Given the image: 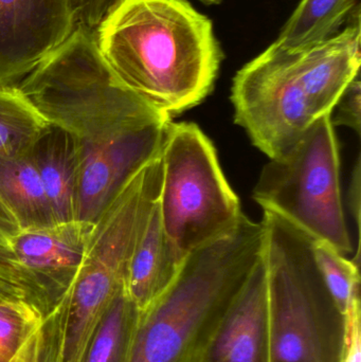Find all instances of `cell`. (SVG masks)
<instances>
[{
    "mask_svg": "<svg viewBox=\"0 0 361 362\" xmlns=\"http://www.w3.org/2000/svg\"><path fill=\"white\" fill-rule=\"evenodd\" d=\"M13 87L71 138L80 221L95 223L126 181L160 154L172 122L117 81L95 30L78 23Z\"/></svg>",
    "mask_w": 361,
    "mask_h": 362,
    "instance_id": "1",
    "label": "cell"
},
{
    "mask_svg": "<svg viewBox=\"0 0 361 362\" xmlns=\"http://www.w3.org/2000/svg\"><path fill=\"white\" fill-rule=\"evenodd\" d=\"M95 35L117 81L169 117L211 93L224 59L211 19L188 0H118Z\"/></svg>",
    "mask_w": 361,
    "mask_h": 362,
    "instance_id": "2",
    "label": "cell"
},
{
    "mask_svg": "<svg viewBox=\"0 0 361 362\" xmlns=\"http://www.w3.org/2000/svg\"><path fill=\"white\" fill-rule=\"evenodd\" d=\"M261 223L244 215L188 255L171 286L138 315L127 362H203L263 251Z\"/></svg>",
    "mask_w": 361,
    "mask_h": 362,
    "instance_id": "3",
    "label": "cell"
},
{
    "mask_svg": "<svg viewBox=\"0 0 361 362\" xmlns=\"http://www.w3.org/2000/svg\"><path fill=\"white\" fill-rule=\"evenodd\" d=\"M261 223L267 362H343L345 317L322 280L311 236L271 211Z\"/></svg>",
    "mask_w": 361,
    "mask_h": 362,
    "instance_id": "4",
    "label": "cell"
},
{
    "mask_svg": "<svg viewBox=\"0 0 361 362\" xmlns=\"http://www.w3.org/2000/svg\"><path fill=\"white\" fill-rule=\"evenodd\" d=\"M158 208L180 261L228 233L243 218L211 140L194 123H170L162 148Z\"/></svg>",
    "mask_w": 361,
    "mask_h": 362,
    "instance_id": "5",
    "label": "cell"
},
{
    "mask_svg": "<svg viewBox=\"0 0 361 362\" xmlns=\"http://www.w3.org/2000/svg\"><path fill=\"white\" fill-rule=\"evenodd\" d=\"M252 197L341 255L353 253L341 185V153L332 115L316 121L284 156L263 168Z\"/></svg>",
    "mask_w": 361,
    "mask_h": 362,
    "instance_id": "6",
    "label": "cell"
},
{
    "mask_svg": "<svg viewBox=\"0 0 361 362\" xmlns=\"http://www.w3.org/2000/svg\"><path fill=\"white\" fill-rule=\"evenodd\" d=\"M235 124L269 159L288 154L324 110L295 68L292 54L275 42L233 78Z\"/></svg>",
    "mask_w": 361,
    "mask_h": 362,
    "instance_id": "7",
    "label": "cell"
},
{
    "mask_svg": "<svg viewBox=\"0 0 361 362\" xmlns=\"http://www.w3.org/2000/svg\"><path fill=\"white\" fill-rule=\"evenodd\" d=\"M76 25L73 0H0V87H13Z\"/></svg>",
    "mask_w": 361,
    "mask_h": 362,
    "instance_id": "8",
    "label": "cell"
},
{
    "mask_svg": "<svg viewBox=\"0 0 361 362\" xmlns=\"http://www.w3.org/2000/svg\"><path fill=\"white\" fill-rule=\"evenodd\" d=\"M95 223L76 221L21 229L11 248L57 306L76 280Z\"/></svg>",
    "mask_w": 361,
    "mask_h": 362,
    "instance_id": "9",
    "label": "cell"
},
{
    "mask_svg": "<svg viewBox=\"0 0 361 362\" xmlns=\"http://www.w3.org/2000/svg\"><path fill=\"white\" fill-rule=\"evenodd\" d=\"M266 302L262 255L233 300L203 362H267Z\"/></svg>",
    "mask_w": 361,
    "mask_h": 362,
    "instance_id": "10",
    "label": "cell"
},
{
    "mask_svg": "<svg viewBox=\"0 0 361 362\" xmlns=\"http://www.w3.org/2000/svg\"><path fill=\"white\" fill-rule=\"evenodd\" d=\"M182 264L165 235L157 200L136 243L125 274V293L138 312L146 310L171 286Z\"/></svg>",
    "mask_w": 361,
    "mask_h": 362,
    "instance_id": "11",
    "label": "cell"
},
{
    "mask_svg": "<svg viewBox=\"0 0 361 362\" xmlns=\"http://www.w3.org/2000/svg\"><path fill=\"white\" fill-rule=\"evenodd\" d=\"M37 168L53 223L78 219V160L66 132L51 125L34 148Z\"/></svg>",
    "mask_w": 361,
    "mask_h": 362,
    "instance_id": "12",
    "label": "cell"
},
{
    "mask_svg": "<svg viewBox=\"0 0 361 362\" xmlns=\"http://www.w3.org/2000/svg\"><path fill=\"white\" fill-rule=\"evenodd\" d=\"M0 198L12 211L21 229L53 225L32 155L0 158Z\"/></svg>",
    "mask_w": 361,
    "mask_h": 362,
    "instance_id": "13",
    "label": "cell"
},
{
    "mask_svg": "<svg viewBox=\"0 0 361 362\" xmlns=\"http://www.w3.org/2000/svg\"><path fill=\"white\" fill-rule=\"evenodd\" d=\"M358 6L357 0H301L275 42L290 52L309 48L338 33Z\"/></svg>",
    "mask_w": 361,
    "mask_h": 362,
    "instance_id": "14",
    "label": "cell"
},
{
    "mask_svg": "<svg viewBox=\"0 0 361 362\" xmlns=\"http://www.w3.org/2000/svg\"><path fill=\"white\" fill-rule=\"evenodd\" d=\"M51 124L14 87H0V158L30 156Z\"/></svg>",
    "mask_w": 361,
    "mask_h": 362,
    "instance_id": "15",
    "label": "cell"
},
{
    "mask_svg": "<svg viewBox=\"0 0 361 362\" xmlns=\"http://www.w3.org/2000/svg\"><path fill=\"white\" fill-rule=\"evenodd\" d=\"M138 315L123 288L106 310L83 362H127Z\"/></svg>",
    "mask_w": 361,
    "mask_h": 362,
    "instance_id": "16",
    "label": "cell"
},
{
    "mask_svg": "<svg viewBox=\"0 0 361 362\" xmlns=\"http://www.w3.org/2000/svg\"><path fill=\"white\" fill-rule=\"evenodd\" d=\"M312 250L333 301L341 314L347 316L352 305L360 300V265L324 240L312 238Z\"/></svg>",
    "mask_w": 361,
    "mask_h": 362,
    "instance_id": "17",
    "label": "cell"
},
{
    "mask_svg": "<svg viewBox=\"0 0 361 362\" xmlns=\"http://www.w3.org/2000/svg\"><path fill=\"white\" fill-rule=\"evenodd\" d=\"M68 291L10 362H61L67 325Z\"/></svg>",
    "mask_w": 361,
    "mask_h": 362,
    "instance_id": "18",
    "label": "cell"
},
{
    "mask_svg": "<svg viewBox=\"0 0 361 362\" xmlns=\"http://www.w3.org/2000/svg\"><path fill=\"white\" fill-rule=\"evenodd\" d=\"M44 319L31 306L0 303V362L12 361Z\"/></svg>",
    "mask_w": 361,
    "mask_h": 362,
    "instance_id": "19",
    "label": "cell"
},
{
    "mask_svg": "<svg viewBox=\"0 0 361 362\" xmlns=\"http://www.w3.org/2000/svg\"><path fill=\"white\" fill-rule=\"evenodd\" d=\"M360 76L353 81L343 93L339 103L338 114L336 119L333 120L334 127L345 125L351 127L356 133L360 134Z\"/></svg>",
    "mask_w": 361,
    "mask_h": 362,
    "instance_id": "20",
    "label": "cell"
},
{
    "mask_svg": "<svg viewBox=\"0 0 361 362\" xmlns=\"http://www.w3.org/2000/svg\"><path fill=\"white\" fill-rule=\"evenodd\" d=\"M118 0H73L76 23L95 30Z\"/></svg>",
    "mask_w": 361,
    "mask_h": 362,
    "instance_id": "21",
    "label": "cell"
},
{
    "mask_svg": "<svg viewBox=\"0 0 361 362\" xmlns=\"http://www.w3.org/2000/svg\"><path fill=\"white\" fill-rule=\"evenodd\" d=\"M360 308L345 317V344L343 362H361Z\"/></svg>",
    "mask_w": 361,
    "mask_h": 362,
    "instance_id": "22",
    "label": "cell"
},
{
    "mask_svg": "<svg viewBox=\"0 0 361 362\" xmlns=\"http://www.w3.org/2000/svg\"><path fill=\"white\" fill-rule=\"evenodd\" d=\"M361 163L360 157L356 160L355 168L352 174L351 183H350L349 195V208L351 211L352 216L355 221L356 230H357V247H356V253L354 255L353 261L360 265V198H361Z\"/></svg>",
    "mask_w": 361,
    "mask_h": 362,
    "instance_id": "23",
    "label": "cell"
},
{
    "mask_svg": "<svg viewBox=\"0 0 361 362\" xmlns=\"http://www.w3.org/2000/svg\"><path fill=\"white\" fill-rule=\"evenodd\" d=\"M20 230V226L15 218L12 211L0 198V238L10 244L13 236L16 235Z\"/></svg>",
    "mask_w": 361,
    "mask_h": 362,
    "instance_id": "24",
    "label": "cell"
},
{
    "mask_svg": "<svg viewBox=\"0 0 361 362\" xmlns=\"http://www.w3.org/2000/svg\"><path fill=\"white\" fill-rule=\"evenodd\" d=\"M199 1L203 2L207 6H218V4H222L223 0H199Z\"/></svg>",
    "mask_w": 361,
    "mask_h": 362,
    "instance_id": "25",
    "label": "cell"
}]
</instances>
